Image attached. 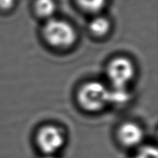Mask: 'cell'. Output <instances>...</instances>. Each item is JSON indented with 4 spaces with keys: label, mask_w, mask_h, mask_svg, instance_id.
Returning a JSON list of instances; mask_svg holds the SVG:
<instances>
[{
    "label": "cell",
    "mask_w": 158,
    "mask_h": 158,
    "mask_svg": "<svg viewBox=\"0 0 158 158\" xmlns=\"http://www.w3.org/2000/svg\"><path fill=\"white\" fill-rule=\"evenodd\" d=\"M40 158H60L57 155H42Z\"/></svg>",
    "instance_id": "12"
},
{
    "label": "cell",
    "mask_w": 158,
    "mask_h": 158,
    "mask_svg": "<svg viewBox=\"0 0 158 158\" xmlns=\"http://www.w3.org/2000/svg\"><path fill=\"white\" fill-rule=\"evenodd\" d=\"M66 141L63 128L56 124H44L35 135V144L42 155H57Z\"/></svg>",
    "instance_id": "4"
},
{
    "label": "cell",
    "mask_w": 158,
    "mask_h": 158,
    "mask_svg": "<svg viewBox=\"0 0 158 158\" xmlns=\"http://www.w3.org/2000/svg\"><path fill=\"white\" fill-rule=\"evenodd\" d=\"M77 101L84 111L100 112L110 105V87L96 80L85 82L77 90Z\"/></svg>",
    "instance_id": "1"
},
{
    "label": "cell",
    "mask_w": 158,
    "mask_h": 158,
    "mask_svg": "<svg viewBox=\"0 0 158 158\" xmlns=\"http://www.w3.org/2000/svg\"><path fill=\"white\" fill-rule=\"evenodd\" d=\"M43 35L48 44L59 49L72 47L77 39L74 28L68 22L57 19H52L45 23Z\"/></svg>",
    "instance_id": "2"
},
{
    "label": "cell",
    "mask_w": 158,
    "mask_h": 158,
    "mask_svg": "<svg viewBox=\"0 0 158 158\" xmlns=\"http://www.w3.org/2000/svg\"><path fill=\"white\" fill-rule=\"evenodd\" d=\"M80 7L91 13H96L102 10L106 0H77Z\"/></svg>",
    "instance_id": "9"
},
{
    "label": "cell",
    "mask_w": 158,
    "mask_h": 158,
    "mask_svg": "<svg viewBox=\"0 0 158 158\" xmlns=\"http://www.w3.org/2000/svg\"><path fill=\"white\" fill-rule=\"evenodd\" d=\"M134 158H158L156 148L151 145H144L139 147Z\"/></svg>",
    "instance_id": "10"
},
{
    "label": "cell",
    "mask_w": 158,
    "mask_h": 158,
    "mask_svg": "<svg viewBox=\"0 0 158 158\" xmlns=\"http://www.w3.org/2000/svg\"><path fill=\"white\" fill-rule=\"evenodd\" d=\"M135 77V66L130 59L124 56L115 57L106 66V77L110 89H127Z\"/></svg>",
    "instance_id": "3"
},
{
    "label": "cell",
    "mask_w": 158,
    "mask_h": 158,
    "mask_svg": "<svg viewBox=\"0 0 158 158\" xmlns=\"http://www.w3.org/2000/svg\"><path fill=\"white\" fill-rule=\"evenodd\" d=\"M110 21L106 18L95 17L90 21L89 30L96 37H103L110 31Z\"/></svg>",
    "instance_id": "6"
},
{
    "label": "cell",
    "mask_w": 158,
    "mask_h": 158,
    "mask_svg": "<svg viewBox=\"0 0 158 158\" xmlns=\"http://www.w3.org/2000/svg\"><path fill=\"white\" fill-rule=\"evenodd\" d=\"M144 138V129L133 121H126L118 126L117 139L118 143L127 149L140 147Z\"/></svg>",
    "instance_id": "5"
},
{
    "label": "cell",
    "mask_w": 158,
    "mask_h": 158,
    "mask_svg": "<svg viewBox=\"0 0 158 158\" xmlns=\"http://www.w3.org/2000/svg\"><path fill=\"white\" fill-rule=\"evenodd\" d=\"M15 0H0V9L3 10H9L14 6Z\"/></svg>",
    "instance_id": "11"
},
{
    "label": "cell",
    "mask_w": 158,
    "mask_h": 158,
    "mask_svg": "<svg viewBox=\"0 0 158 158\" xmlns=\"http://www.w3.org/2000/svg\"><path fill=\"white\" fill-rule=\"evenodd\" d=\"M110 105H125L130 99L128 89H110Z\"/></svg>",
    "instance_id": "8"
},
{
    "label": "cell",
    "mask_w": 158,
    "mask_h": 158,
    "mask_svg": "<svg viewBox=\"0 0 158 158\" xmlns=\"http://www.w3.org/2000/svg\"><path fill=\"white\" fill-rule=\"evenodd\" d=\"M35 11L40 17H50L55 13V3L54 0H37L35 3Z\"/></svg>",
    "instance_id": "7"
}]
</instances>
